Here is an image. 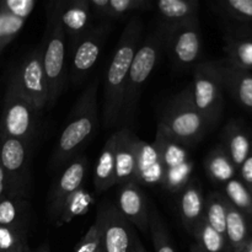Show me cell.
<instances>
[{"mask_svg":"<svg viewBox=\"0 0 252 252\" xmlns=\"http://www.w3.org/2000/svg\"><path fill=\"white\" fill-rule=\"evenodd\" d=\"M144 24L140 17H133L121 33L117 47L105 74L102 121L105 128L121 123L127 78L137 49L143 39Z\"/></svg>","mask_w":252,"mask_h":252,"instance_id":"6da1fadb","label":"cell"},{"mask_svg":"<svg viewBox=\"0 0 252 252\" xmlns=\"http://www.w3.org/2000/svg\"><path fill=\"white\" fill-rule=\"evenodd\" d=\"M97 91L98 80H94L79 96L69 115L68 123L54 147L52 157V165L54 167L70 162L97 132L100 121Z\"/></svg>","mask_w":252,"mask_h":252,"instance_id":"7a4b0ae2","label":"cell"},{"mask_svg":"<svg viewBox=\"0 0 252 252\" xmlns=\"http://www.w3.org/2000/svg\"><path fill=\"white\" fill-rule=\"evenodd\" d=\"M158 128L184 147L198 144L212 126L192 103L187 89L170 98L159 113Z\"/></svg>","mask_w":252,"mask_h":252,"instance_id":"3957f363","label":"cell"},{"mask_svg":"<svg viewBox=\"0 0 252 252\" xmlns=\"http://www.w3.org/2000/svg\"><path fill=\"white\" fill-rule=\"evenodd\" d=\"M164 27L160 25L157 31L152 32L145 38H143L138 47L128 73L127 86L123 97L122 117H121V123L125 125L123 127L132 123L134 120L140 94L148 79L155 70V66L159 63L160 56L164 49Z\"/></svg>","mask_w":252,"mask_h":252,"instance_id":"277c9868","label":"cell"},{"mask_svg":"<svg viewBox=\"0 0 252 252\" xmlns=\"http://www.w3.org/2000/svg\"><path fill=\"white\" fill-rule=\"evenodd\" d=\"M42 46V63L48 86V105L51 108L61 97L68 81L66 36L61 25L51 15H47L46 33Z\"/></svg>","mask_w":252,"mask_h":252,"instance_id":"5b68a950","label":"cell"},{"mask_svg":"<svg viewBox=\"0 0 252 252\" xmlns=\"http://www.w3.org/2000/svg\"><path fill=\"white\" fill-rule=\"evenodd\" d=\"M41 112L22 96L10 76L0 116V138H14L31 143L38 128Z\"/></svg>","mask_w":252,"mask_h":252,"instance_id":"8992f818","label":"cell"},{"mask_svg":"<svg viewBox=\"0 0 252 252\" xmlns=\"http://www.w3.org/2000/svg\"><path fill=\"white\" fill-rule=\"evenodd\" d=\"M186 89L197 111L214 127L220 120L224 106V86L216 62H199Z\"/></svg>","mask_w":252,"mask_h":252,"instance_id":"52a82bcc","label":"cell"},{"mask_svg":"<svg viewBox=\"0 0 252 252\" xmlns=\"http://www.w3.org/2000/svg\"><path fill=\"white\" fill-rule=\"evenodd\" d=\"M159 153L162 166L161 187L169 192H181L193 175V161L186 147L167 137L160 128L157 129L153 143Z\"/></svg>","mask_w":252,"mask_h":252,"instance_id":"ba28073f","label":"cell"},{"mask_svg":"<svg viewBox=\"0 0 252 252\" xmlns=\"http://www.w3.org/2000/svg\"><path fill=\"white\" fill-rule=\"evenodd\" d=\"M102 252H139L143 246L135 228L120 213L116 203L103 202L96 214Z\"/></svg>","mask_w":252,"mask_h":252,"instance_id":"9c48e42d","label":"cell"},{"mask_svg":"<svg viewBox=\"0 0 252 252\" xmlns=\"http://www.w3.org/2000/svg\"><path fill=\"white\" fill-rule=\"evenodd\" d=\"M111 30H112V24L108 21H102L70 42L68 78L74 85L83 83L84 79L89 75V73L97 63L98 57L107 42Z\"/></svg>","mask_w":252,"mask_h":252,"instance_id":"30bf717a","label":"cell"},{"mask_svg":"<svg viewBox=\"0 0 252 252\" xmlns=\"http://www.w3.org/2000/svg\"><path fill=\"white\" fill-rule=\"evenodd\" d=\"M164 48L177 68L186 69L199 63L202 34L198 17L164 26Z\"/></svg>","mask_w":252,"mask_h":252,"instance_id":"8fae6325","label":"cell"},{"mask_svg":"<svg viewBox=\"0 0 252 252\" xmlns=\"http://www.w3.org/2000/svg\"><path fill=\"white\" fill-rule=\"evenodd\" d=\"M30 152L31 143L0 138V161L6 176V196H29Z\"/></svg>","mask_w":252,"mask_h":252,"instance_id":"7c38bea8","label":"cell"},{"mask_svg":"<svg viewBox=\"0 0 252 252\" xmlns=\"http://www.w3.org/2000/svg\"><path fill=\"white\" fill-rule=\"evenodd\" d=\"M17 89L38 112L48 105V86L42 63V46L30 52L19 68L12 73Z\"/></svg>","mask_w":252,"mask_h":252,"instance_id":"4fadbf2b","label":"cell"},{"mask_svg":"<svg viewBox=\"0 0 252 252\" xmlns=\"http://www.w3.org/2000/svg\"><path fill=\"white\" fill-rule=\"evenodd\" d=\"M86 174L88 159L85 157H76L69 162L53 185L48 196V214L56 224H58L69 203L81 191Z\"/></svg>","mask_w":252,"mask_h":252,"instance_id":"5bb4252c","label":"cell"},{"mask_svg":"<svg viewBox=\"0 0 252 252\" xmlns=\"http://www.w3.org/2000/svg\"><path fill=\"white\" fill-rule=\"evenodd\" d=\"M47 15L57 20L70 42L93 27V12L89 0H58L47 7Z\"/></svg>","mask_w":252,"mask_h":252,"instance_id":"9a60e30c","label":"cell"},{"mask_svg":"<svg viewBox=\"0 0 252 252\" xmlns=\"http://www.w3.org/2000/svg\"><path fill=\"white\" fill-rule=\"evenodd\" d=\"M118 189L117 206L120 213L132 224L134 228L144 234H149L150 204L143 186L132 181L121 185Z\"/></svg>","mask_w":252,"mask_h":252,"instance_id":"2e32d148","label":"cell"},{"mask_svg":"<svg viewBox=\"0 0 252 252\" xmlns=\"http://www.w3.org/2000/svg\"><path fill=\"white\" fill-rule=\"evenodd\" d=\"M116 154L117 186L135 181V139L129 127H122L113 133Z\"/></svg>","mask_w":252,"mask_h":252,"instance_id":"e0dca14e","label":"cell"},{"mask_svg":"<svg viewBox=\"0 0 252 252\" xmlns=\"http://www.w3.org/2000/svg\"><path fill=\"white\" fill-rule=\"evenodd\" d=\"M225 53L230 65L241 70L252 69V29L251 27L229 26L225 32Z\"/></svg>","mask_w":252,"mask_h":252,"instance_id":"ac0fdd59","label":"cell"},{"mask_svg":"<svg viewBox=\"0 0 252 252\" xmlns=\"http://www.w3.org/2000/svg\"><path fill=\"white\" fill-rule=\"evenodd\" d=\"M135 182L140 186L162 184V166L159 153L154 144L135 139Z\"/></svg>","mask_w":252,"mask_h":252,"instance_id":"d6986e66","label":"cell"},{"mask_svg":"<svg viewBox=\"0 0 252 252\" xmlns=\"http://www.w3.org/2000/svg\"><path fill=\"white\" fill-rule=\"evenodd\" d=\"M224 89L246 110H252V74L230 65L226 61L216 62Z\"/></svg>","mask_w":252,"mask_h":252,"instance_id":"ffe728a7","label":"cell"},{"mask_svg":"<svg viewBox=\"0 0 252 252\" xmlns=\"http://www.w3.org/2000/svg\"><path fill=\"white\" fill-rule=\"evenodd\" d=\"M204 204L206 197H203L201 186L196 180H192L181 192H180V218L185 229L194 235L199 224L204 219Z\"/></svg>","mask_w":252,"mask_h":252,"instance_id":"44dd1931","label":"cell"},{"mask_svg":"<svg viewBox=\"0 0 252 252\" xmlns=\"http://www.w3.org/2000/svg\"><path fill=\"white\" fill-rule=\"evenodd\" d=\"M94 19L111 22L121 20L135 11H149L154 9L150 0H89Z\"/></svg>","mask_w":252,"mask_h":252,"instance_id":"7402d4cb","label":"cell"},{"mask_svg":"<svg viewBox=\"0 0 252 252\" xmlns=\"http://www.w3.org/2000/svg\"><path fill=\"white\" fill-rule=\"evenodd\" d=\"M236 169L243 165L252 152V137L248 129L238 122H230L223 133V144Z\"/></svg>","mask_w":252,"mask_h":252,"instance_id":"603a6c76","label":"cell"},{"mask_svg":"<svg viewBox=\"0 0 252 252\" xmlns=\"http://www.w3.org/2000/svg\"><path fill=\"white\" fill-rule=\"evenodd\" d=\"M226 198V197H225ZM226 252H243L251 241L248 217L226 199Z\"/></svg>","mask_w":252,"mask_h":252,"instance_id":"cb8c5ba5","label":"cell"},{"mask_svg":"<svg viewBox=\"0 0 252 252\" xmlns=\"http://www.w3.org/2000/svg\"><path fill=\"white\" fill-rule=\"evenodd\" d=\"M31 207L25 197L5 196L0 199V226L29 233Z\"/></svg>","mask_w":252,"mask_h":252,"instance_id":"d4e9b609","label":"cell"},{"mask_svg":"<svg viewBox=\"0 0 252 252\" xmlns=\"http://www.w3.org/2000/svg\"><path fill=\"white\" fill-rule=\"evenodd\" d=\"M94 186L98 193L107 191L111 187L117 186V174H116V154L115 139L111 135L103 145L97 162L94 170Z\"/></svg>","mask_w":252,"mask_h":252,"instance_id":"484cf974","label":"cell"},{"mask_svg":"<svg viewBox=\"0 0 252 252\" xmlns=\"http://www.w3.org/2000/svg\"><path fill=\"white\" fill-rule=\"evenodd\" d=\"M154 7L161 19V25L167 26L197 19L199 2L197 0H160Z\"/></svg>","mask_w":252,"mask_h":252,"instance_id":"4316f807","label":"cell"},{"mask_svg":"<svg viewBox=\"0 0 252 252\" xmlns=\"http://www.w3.org/2000/svg\"><path fill=\"white\" fill-rule=\"evenodd\" d=\"M204 169L212 181L223 185L235 179L236 171H238L221 145H217L207 154L204 159Z\"/></svg>","mask_w":252,"mask_h":252,"instance_id":"83f0119b","label":"cell"},{"mask_svg":"<svg viewBox=\"0 0 252 252\" xmlns=\"http://www.w3.org/2000/svg\"><path fill=\"white\" fill-rule=\"evenodd\" d=\"M213 10L234 26L252 29V0H217Z\"/></svg>","mask_w":252,"mask_h":252,"instance_id":"f1b7e54d","label":"cell"},{"mask_svg":"<svg viewBox=\"0 0 252 252\" xmlns=\"http://www.w3.org/2000/svg\"><path fill=\"white\" fill-rule=\"evenodd\" d=\"M204 220L211 228L225 236L226 198L220 192H212L206 197Z\"/></svg>","mask_w":252,"mask_h":252,"instance_id":"f546056e","label":"cell"},{"mask_svg":"<svg viewBox=\"0 0 252 252\" xmlns=\"http://www.w3.org/2000/svg\"><path fill=\"white\" fill-rule=\"evenodd\" d=\"M224 196L236 209L252 218V193L240 179H233L224 185Z\"/></svg>","mask_w":252,"mask_h":252,"instance_id":"4dcf8cb0","label":"cell"},{"mask_svg":"<svg viewBox=\"0 0 252 252\" xmlns=\"http://www.w3.org/2000/svg\"><path fill=\"white\" fill-rule=\"evenodd\" d=\"M149 234L155 252H176L166 225L154 207H150Z\"/></svg>","mask_w":252,"mask_h":252,"instance_id":"1f68e13d","label":"cell"},{"mask_svg":"<svg viewBox=\"0 0 252 252\" xmlns=\"http://www.w3.org/2000/svg\"><path fill=\"white\" fill-rule=\"evenodd\" d=\"M193 236L197 240V245L206 252H226L225 236L211 228L204 219Z\"/></svg>","mask_w":252,"mask_h":252,"instance_id":"d6a6232c","label":"cell"},{"mask_svg":"<svg viewBox=\"0 0 252 252\" xmlns=\"http://www.w3.org/2000/svg\"><path fill=\"white\" fill-rule=\"evenodd\" d=\"M25 22H26L25 20L19 19L2 9L1 17H0V53L20 33Z\"/></svg>","mask_w":252,"mask_h":252,"instance_id":"836d02e7","label":"cell"},{"mask_svg":"<svg viewBox=\"0 0 252 252\" xmlns=\"http://www.w3.org/2000/svg\"><path fill=\"white\" fill-rule=\"evenodd\" d=\"M29 244V233L0 226V252H12Z\"/></svg>","mask_w":252,"mask_h":252,"instance_id":"e575fe53","label":"cell"},{"mask_svg":"<svg viewBox=\"0 0 252 252\" xmlns=\"http://www.w3.org/2000/svg\"><path fill=\"white\" fill-rule=\"evenodd\" d=\"M74 252H102L101 246V230L98 221L94 220L85 235L76 244Z\"/></svg>","mask_w":252,"mask_h":252,"instance_id":"d590c367","label":"cell"},{"mask_svg":"<svg viewBox=\"0 0 252 252\" xmlns=\"http://www.w3.org/2000/svg\"><path fill=\"white\" fill-rule=\"evenodd\" d=\"M1 6L11 15L26 21L33 11L36 1L34 0H4L1 1Z\"/></svg>","mask_w":252,"mask_h":252,"instance_id":"8d00e7d4","label":"cell"},{"mask_svg":"<svg viewBox=\"0 0 252 252\" xmlns=\"http://www.w3.org/2000/svg\"><path fill=\"white\" fill-rule=\"evenodd\" d=\"M239 172H240V180L243 181V184L252 193V152L248 159L243 162V165L239 167Z\"/></svg>","mask_w":252,"mask_h":252,"instance_id":"74e56055","label":"cell"},{"mask_svg":"<svg viewBox=\"0 0 252 252\" xmlns=\"http://www.w3.org/2000/svg\"><path fill=\"white\" fill-rule=\"evenodd\" d=\"M5 196H6V176L0 161V199L4 198Z\"/></svg>","mask_w":252,"mask_h":252,"instance_id":"f35d334b","label":"cell"},{"mask_svg":"<svg viewBox=\"0 0 252 252\" xmlns=\"http://www.w3.org/2000/svg\"><path fill=\"white\" fill-rule=\"evenodd\" d=\"M25 252H51V248H49L48 243H43L36 249H31L29 245L25 246Z\"/></svg>","mask_w":252,"mask_h":252,"instance_id":"ab89813d","label":"cell"},{"mask_svg":"<svg viewBox=\"0 0 252 252\" xmlns=\"http://www.w3.org/2000/svg\"><path fill=\"white\" fill-rule=\"evenodd\" d=\"M189 252H206V251H204L203 249L199 248L197 244H194V245L191 246V250H189Z\"/></svg>","mask_w":252,"mask_h":252,"instance_id":"60d3db41","label":"cell"},{"mask_svg":"<svg viewBox=\"0 0 252 252\" xmlns=\"http://www.w3.org/2000/svg\"><path fill=\"white\" fill-rule=\"evenodd\" d=\"M26 245H29V244H26ZM26 245H24V246H20V248H17L16 250H14L12 252H25V246Z\"/></svg>","mask_w":252,"mask_h":252,"instance_id":"b9f144b4","label":"cell"},{"mask_svg":"<svg viewBox=\"0 0 252 252\" xmlns=\"http://www.w3.org/2000/svg\"><path fill=\"white\" fill-rule=\"evenodd\" d=\"M139 252H148L147 250H145V248L144 246H142V248H140V250H139Z\"/></svg>","mask_w":252,"mask_h":252,"instance_id":"7bdbcfd3","label":"cell"},{"mask_svg":"<svg viewBox=\"0 0 252 252\" xmlns=\"http://www.w3.org/2000/svg\"><path fill=\"white\" fill-rule=\"evenodd\" d=\"M1 14H2V6H1V1H0V17H1Z\"/></svg>","mask_w":252,"mask_h":252,"instance_id":"ee69618b","label":"cell"}]
</instances>
